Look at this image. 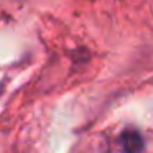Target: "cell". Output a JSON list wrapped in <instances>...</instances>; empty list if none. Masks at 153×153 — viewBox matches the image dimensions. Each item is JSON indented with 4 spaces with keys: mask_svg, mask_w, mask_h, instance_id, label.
<instances>
[{
    "mask_svg": "<svg viewBox=\"0 0 153 153\" xmlns=\"http://www.w3.org/2000/svg\"><path fill=\"white\" fill-rule=\"evenodd\" d=\"M120 146L123 153H140L143 150V138L137 130H127L120 137Z\"/></svg>",
    "mask_w": 153,
    "mask_h": 153,
    "instance_id": "1",
    "label": "cell"
}]
</instances>
